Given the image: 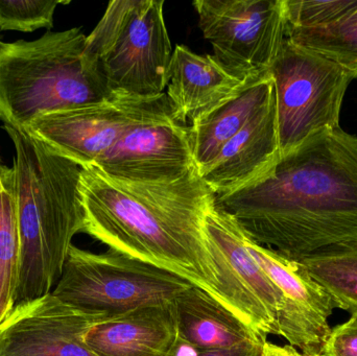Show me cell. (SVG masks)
Returning <instances> with one entry per match:
<instances>
[{"label":"cell","instance_id":"15","mask_svg":"<svg viewBox=\"0 0 357 356\" xmlns=\"http://www.w3.org/2000/svg\"><path fill=\"white\" fill-rule=\"evenodd\" d=\"M173 302L105 318L84 343L96 356H178L183 344Z\"/></svg>","mask_w":357,"mask_h":356},{"label":"cell","instance_id":"7","mask_svg":"<svg viewBox=\"0 0 357 356\" xmlns=\"http://www.w3.org/2000/svg\"><path fill=\"white\" fill-rule=\"evenodd\" d=\"M274 79L281 157L312 136L340 127L351 75L325 56L285 39L270 69Z\"/></svg>","mask_w":357,"mask_h":356},{"label":"cell","instance_id":"28","mask_svg":"<svg viewBox=\"0 0 357 356\" xmlns=\"http://www.w3.org/2000/svg\"><path fill=\"white\" fill-rule=\"evenodd\" d=\"M301 356H321V355H302V353H301Z\"/></svg>","mask_w":357,"mask_h":356},{"label":"cell","instance_id":"18","mask_svg":"<svg viewBox=\"0 0 357 356\" xmlns=\"http://www.w3.org/2000/svg\"><path fill=\"white\" fill-rule=\"evenodd\" d=\"M274 95V79L268 72L250 82L234 98L189 125L193 161L199 175Z\"/></svg>","mask_w":357,"mask_h":356},{"label":"cell","instance_id":"24","mask_svg":"<svg viewBox=\"0 0 357 356\" xmlns=\"http://www.w3.org/2000/svg\"><path fill=\"white\" fill-rule=\"evenodd\" d=\"M321 356H357V315L331 328Z\"/></svg>","mask_w":357,"mask_h":356},{"label":"cell","instance_id":"20","mask_svg":"<svg viewBox=\"0 0 357 356\" xmlns=\"http://www.w3.org/2000/svg\"><path fill=\"white\" fill-rule=\"evenodd\" d=\"M20 265V242L10 169L0 190V327L15 307Z\"/></svg>","mask_w":357,"mask_h":356},{"label":"cell","instance_id":"4","mask_svg":"<svg viewBox=\"0 0 357 356\" xmlns=\"http://www.w3.org/2000/svg\"><path fill=\"white\" fill-rule=\"evenodd\" d=\"M87 36L79 27L47 31L33 41L0 45V121L26 129L42 115L110 100L85 54Z\"/></svg>","mask_w":357,"mask_h":356},{"label":"cell","instance_id":"5","mask_svg":"<svg viewBox=\"0 0 357 356\" xmlns=\"http://www.w3.org/2000/svg\"><path fill=\"white\" fill-rule=\"evenodd\" d=\"M173 52L165 0H112L86 39V56L112 98L165 93Z\"/></svg>","mask_w":357,"mask_h":356},{"label":"cell","instance_id":"14","mask_svg":"<svg viewBox=\"0 0 357 356\" xmlns=\"http://www.w3.org/2000/svg\"><path fill=\"white\" fill-rule=\"evenodd\" d=\"M281 159L276 94L220 150L201 173L215 196L231 194L264 179Z\"/></svg>","mask_w":357,"mask_h":356},{"label":"cell","instance_id":"16","mask_svg":"<svg viewBox=\"0 0 357 356\" xmlns=\"http://www.w3.org/2000/svg\"><path fill=\"white\" fill-rule=\"evenodd\" d=\"M255 79H239L215 56H199L186 46L177 45L165 93L173 106L175 118L189 125L234 98Z\"/></svg>","mask_w":357,"mask_h":356},{"label":"cell","instance_id":"23","mask_svg":"<svg viewBox=\"0 0 357 356\" xmlns=\"http://www.w3.org/2000/svg\"><path fill=\"white\" fill-rule=\"evenodd\" d=\"M59 0H0V31L31 33L52 29Z\"/></svg>","mask_w":357,"mask_h":356},{"label":"cell","instance_id":"25","mask_svg":"<svg viewBox=\"0 0 357 356\" xmlns=\"http://www.w3.org/2000/svg\"><path fill=\"white\" fill-rule=\"evenodd\" d=\"M262 346L264 345L245 344L234 347V348L197 353V356H260Z\"/></svg>","mask_w":357,"mask_h":356},{"label":"cell","instance_id":"1","mask_svg":"<svg viewBox=\"0 0 357 356\" xmlns=\"http://www.w3.org/2000/svg\"><path fill=\"white\" fill-rule=\"evenodd\" d=\"M215 204L257 244L298 263L357 245V137L321 132Z\"/></svg>","mask_w":357,"mask_h":356},{"label":"cell","instance_id":"17","mask_svg":"<svg viewBox=\"0 0 357 356\" xmlns=\"http://www.w3.org/2000/svg\"><path fill=\"white\" fill-rule=\"evenodd\" d=\"M173 304L181 342L197 353L266 343L234 314L195 286L178 294Z\"/></svg>","mask_w":357,"mask_h":356},{"label":"cell","instance_id":"26","mask_svg":"<svg viewBox=\"0 0 357 356\" xmlns=\"http://www.w3.org/2000/svg\"><path fill=\"white\" fill-rule=\"evenodd\" d=\"M260 356H301V353L289 345L279 346L266 341L262 346Z\"/></svg>","mask_w":357,"mask_h":356},{"label":"cell","instance_id":"21","mask_svg":"<svg viewBox=\"0 0 357 356\" xmlns=\"http://www.w3.org/2000/svg\"><path fill=\"white\" fill-rule=\"evenodd\" d=\"M289 41L317 52L357 79V6L337 22L323 29H287Z\"/></svg>","mask_w":357,"mask_h":356},{"label":"cell","instance_id":"22","mask_svg":"<svg viewBox=\"0 0 357 356\" xmlns=\"http://www.w3.org/2000/svg\"><path fill=\"white\" fill-rule=\"evenodd\" d=\"M357 6V0H284L287 29L329 26Z\"/></svg>","mask_w":357,"mask_h":356},{"label":"cell","instance_id":"2","mask_svg":"<svg viewBox=\"0 0 357 356\" xmlns=\"http://www.w3.org/2000/svg\"><path fill=\"white\" fill-rule=\"evenodd\" d=\"M84 233L110 250L175 274L227 307L204 223L215 194L197 167L169 182L117 179L82 167Z\"/></svg>","mask_w":357,"mask_h":356},{"label":"cell","instance_id":"3","mask_svg":"<svg viewBox=\"0 0 357 356\" xmlns=\"http://www.w3.org/2000/svg\"><path fill=\"white\" fill-rule=\"evenodd\" d=\"M16 150L14 198L20 242L15 305L52 292L75 234L83 232L81 165L26 130L4 127Z\"/></svg>","mask_w":357,"mask_h":356},{"label":"cell","instance_id":"6","mask_svg":"<svg viewBox=\"0 0 357 356\" xmlns=\"http://www.w3.org/2000/svg\"><path fill=\"white\" fill-rule=\"evenodd\" d=\"M190 286L175 274L116 251L96 254L73 245L52 294L86 313L110 318L173 302Z\"/></svg>","mask_w":357,"mask_h":356},{"label":"cell","instance_id":"27","mask_svg":"<svg viewBox=\"0 0 357 356\" xmlns=\"http://www.w3.org/2000/svg\"><path fill=\"white\" fill-rule=\"evenodd\" d=\"M10 171V169H6V167H3V165L1 164V160H0V190L3 188Z\"/></svg>","mask_w":357,"mask_h":356},{"label":"cell","instance_id":"19","mask_svg":"<svg viewBox=\"0 0 357 356\" xmlns=\"http://www.w3.org/2000/svg\"><path fill=\"white\" fill-rule=\"evenodd\" d=\"M299 263L333 297L337 309L357 315V245L325 251Z\"/></svg>","mask_w":357,"mask_h":356},{"label":"cell","instance_id":"9","mask_svg":"<svg viewBox=\"0 0 357 356\" xmlns=\"http://www.w3.org/2000/svg\"><path fill=\"white\" fill-rule=\"evenodd\" d=\"M204 229L229 311L262 342L271 334L278 336L282 294L250 252L243 228L214 203L206 213Z\"/></svg>","mask_w":357,"mask_h":356},{"label":"cell","instance_id":"29","mask_svg":"<svg viewBox=\"0 0 357 356\" xmlns=\"http://www.w3.org/2000/svg\"><path fill=\"white\" fill-rule=\"evenodd\" d=\"M0 45H1V42H0Z\"/></svg>","mask_w":357,"mask_h":356},{"label":"cell","instance_id":"11","mask_svg":"<svg viewBox=\"0 0 357 356\" xmlns=\"http://www.w3.org/2000/svg\"><path fill=\"white\" fill-rule=\"evenodd\" d=\"M94 167L128 181L169 182L195 169L189 125L173 106L128 130Z\"/></svg>","mask_w":357,"mask_h":356},{"label":"cell","instance_id":"8","mask_svg":"<svg viewBox=\"0 0 357 356\" xmlns=\"http://www.w3.org/2000/svg\"><path fill=\"white\" fill-rule=\"evenodd\" d=\"M213 56L241 79L270 72L287 39L284 0H195Z\"/></svg>","mask_w":357,"mask_h":356},{"label":"cell","instance_id":"12","mask_svg":"<svg viewBox=\"0 0 357 356\" xmlns=\"http://www.w3.org/2000/svg\"><path fill=\"white\" fill-rule=\"evenodd\" d=\"M245 242L251 254L261 265L283 297L278 319V336L284 338L305 355H322L331 334L328 319L337 309L333 297L298 261L252 240L245 232Z\"/></svg>","mask_w":357,"mask_h":356},{"label":"cell","instance_id":"13","mask_svg":"<svg viewBox=\"0 0 357 356\" xmlns=\"http://www.w3.org/2000/svg\"><path fill=\"white\" fill-rule=\"evenodd\" d=\"M102 319L63 303L52 293L19 303L0 327V356H96L84 336Z\"/></svg>","mask_w":357,"mask_h":356},{"label":"cell","instance_id":"10","mask_svg":"<svg viewBox=\"0 0 357 356\" xmlns=\"http://www.w3.org/2000/svg\"><path fill=\"white\" fill-rule=\"evenodd\" d=\"M171 105L165 92L153 98H113L94 106L42 115L25 130L56 154L89 167L128 130Z\"/></svg>","mask_w":357,"mask_h":356}]
</instances>
